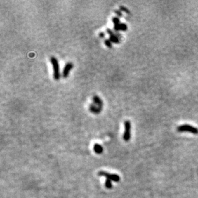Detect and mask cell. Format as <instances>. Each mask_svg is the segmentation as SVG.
Returning <instances> with one entry per match:
<instances>
[{"mask_svg": "<svg viewBox=\"0 0 198 198\" xmlns=\"http://www.w3.org/2000/svg\"><path fill=\"white\" fill-rule=\"evenodd\" d=\"M50 62L53 65V78L55 80H58L60 78L58 61L57 58H55V57H51L50 58Z\"/></svg>", "mask_w": 198, "mask_h": 198, "instance_id": "6da1fadb", "label": "cell"}, {"mask_svg": "<svg viewBox=\"0 0 198 198\" xmlns=\"http://www.w3.org/2000/svg\"><path fill=\"white\" fill-rule=\"evenodd\" d=\"M177 130L179 132H190L193 134H198V129L197 128L189 124H183L178 126Z\"/></svg>", "mask_w": 198, "mask_h": 198, "instance_id": "7a4b0ae2", "label": "cell"}, {"mask_svg": "<svg viewBox=\"0 0 198 198\" xmlns=\"http://www.w3.org/2000/svg\"><path fill=\"white\" fill-rule=\"evenodd\" d=\"M123 139L124 141H129L131 137V123L130 121L124 122V132L123 134Z\"/></svg>", "mask_w": 198, "mask_h": 198, "instance_id": "3957f363", "label": "cell"}, {"mask_svg": "<svg viewBox=\"0 0 198 198\" xmlns=\"http://www.w3.org/2000/svg\"><path fill=\"white\" fill-rule=\"evenodd\" d=\"M98 175L106 177V178H108V179H109L112 181H115V182H119V181H120V177L118 175H117V174H110L108 173L105 172V171H100L98 173Z\"/></svg>", "mask_w": 198, "mask_h": 198, "instance_id": "277c9868", "label": "cell"}, {"mask_svg": "<svg viewBox=\"0 0 198 198\" xmlns=\"http://www.w3.org/2000/svg\"><path fill=\"white\" fill-rule=\"evenodd\" d=\"M72 68H73V64L71 62H68L66 64L63 69V72H62V77L64 78H67L69 74V72Z\"/></svg>", "mask_w": 198, "mask_h": 198, "instance_id": "5b68a950", "label": "cell"}, {"mask_svg": "<svg viewBox=\"0 0 198 198\" xmlns=\"http://www.w3.org/2000/svg\"><path fill=\"white\" fill-rule=\"evenodd\" d=\"M101 110H102V108L98 107L95 104L92 103L90 105V106H89V110H90L92 113H93V114H100Z\"/></svg>", "mask_w": 198, "mask_h": 198, "instance_id": "8992f818", "label": "cell"}, {"mask_svg": "<svg viewBox=\"0 0 198 198\" xmlns=\"http://www.w3.org/2000/svg\"><path fill=\"white\" fill-rule=\"evenodd\" d=\"M92 100H93L94 103L96 106L102 108L103 106V103L100 97L98 96V95H94L93 98H92Z\"/></svg>", "mask_w": 198, "mask_h": 198, "instance_id": "52a82bcc", "label": "cell"}, {"mask_svg": "<svg viewBox=\"0 0 198 198\" xmlns=\"http://www.w3.org/2000/svg\"><path fill=\"white\" fill-rule=\"evenodd\" d=\"M128 29V27L126 24L124 23H120L118 25L114 26V30L115 31H126Z\"/></svg>", "mask_w": 198, "mask_h": 198, "instance_id": "ba28073f", "label": "cell"}, {"mask_svg": "<svg viewBox=\"0 0 198 198\" xmlns=\"http://www.w3.org/2000/svg\"><path fill=\"white\" fill-rule=\"evenodd\" d=\"M121 35L119 34H114V35H112L110 36V39L109 40L112 42H114V43H119L120 41H119V37Z\"/></svg>", "mask_w": 198, "mask_h": 198, "instance_id": "9c48e42d", "label": "cell"}, {"mask_svg": "<svg viewBox=\"0 0 198 198\" xmlns=\"http://www.w3.org/2000/svg\"><path fill=\"white\" fill-rule=\"evenodd\" d=\"M94 150L96 153L98 154H101L102 152H103V149L102 147L101 146H100V144H95L94 146Z\"/></svg>", "mask_w": 198, "mask_h": 198, "instance_id": "30bf717a", "label": "cell"}, {"mask_svg": "<svg viewBox=\"0 0 198 198\" xmlns=\"http://www.w3.org/2000/svg\"><path fill=\"white\" fill-rule=\"evenodd\" d=\"M105 186H106V187L108 188V189H111V188L112 187V180L108 179V178H106V181H105Z\"/></svg>", "mask_w": 198, "mask_h": 198, "instance_id": "8fae6325", "label": "cell"}, {"mask_svg": "<svg viewBox=\"0 0 198 198\" xmlns=\"http://www.w3.org/2000/svg\"><path fill=\"white\" fill-rule=\"evenodd\" d=\"M112 22H113V23L114 24V26L118 25L119 24H120V23H121L120 22V19L117 17H114L112 19Z\"/></svg>", "mask_w": 198, "mask_h": 198, "instance_id": "7c38bea8", "label": "cell"}, {"mask_svg": "<svg viewBox=\"0 0 198 198\" xmlns=\"http://www.w3.org/2000/svg\"><path fill=\"white\" fill-rule=\"evenodd\" d=\"M105 44L106 45L108 48H112V42L108 40V39H105Z\"/></svg>", "mask_w": 198, "mask_h": 198, "instance_id": "4fadbf2b", "label": "cell"}, {"mask_svg": "<svg viewBox=\"0 0 198 198\" xmlns=\"http://www.w3.org/2000/svg\"><path fill=\"white\" fill-rule=\"evenodd\" d=\"M119 8H120V10H121V11H123L124 12H126V13H127V14H130V13L129 10H128L127 8H126L124 6H119Z\"/></svg>", "mask_w": 198, "mask_h": 198, "instance_id": "5bb4252c", "label": "cell"}, {"mask_svg": "<svg viewBox=\"0 0 198 198\" xmlns=\"http://www.w3.org/2000/svg\"><path fill=\"white\" fill-rule=\"evenodd\" d=\"M115 13V14H116L119 17H122V16H123V14H122V12H121V10H115L114 11Z\"/></svg>", "mask_w": 198, "mask_h": 198, "instance_id": "9a60e30c", "label": "cell"}, {"mask_svg": "<svg viewBox=\"0 0 198 198\" xmlns=\"http://www.w3.org/2000/svg\"><path fill=\"white\" fill-rule=\"evenodd\" d=\"M107 34H109V35H114L115 34V33H114V32L112 30V29H109V28H108L107 29Z\"/></svg>", "mask_w": 198, "mask_h": 198, "instance_id": "2e32d148", "label": "cell"}, {"mask_svg": "<svg viewBox=\"0 0 198 198\" xmlns=\"http://www.w3.org/2000/svg\"><path fill=\"white\" fill-rule=\"evenodd\" d=\"M99 36H100L101 38H103L105 37V34L103 32H100V34H99Z\"/></svg>", "mask_w": 198, "mask_h": 198, "instance_id": "e0dca14e", "label": "cell"}]
</instances>
